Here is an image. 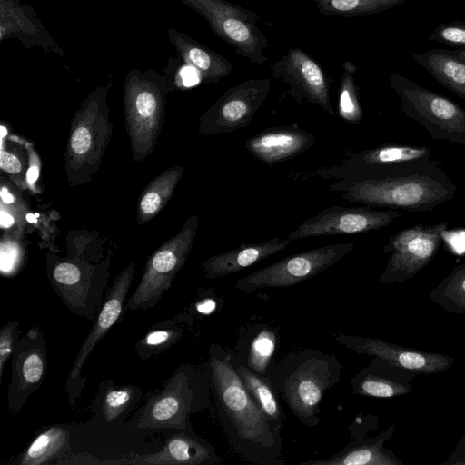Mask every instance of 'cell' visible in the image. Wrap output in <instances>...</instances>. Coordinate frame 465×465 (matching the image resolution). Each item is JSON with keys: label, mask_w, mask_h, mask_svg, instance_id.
Wrapping results in <instances>:
<instances>
[{"label": "cell", "mask_w": 465, "mask_h": 465, "mask_svg": "<svg viewBox=\"0 0 465 465\" xmlns=\"http://www.w3.org/2000/svg\"><path fill=\"white\" fill-rule=\"evenodd\" d=\"M429 39L454 47H465V22L442 24L429 35Z\"/></svg>", "instance_id": "obj_33"}, {"label": "cell", "mask_w": 465, "mask_h": 465, "mask_svg": "<svg viewBox=\"0 0 465 465\" xmlns=\"http://www.w3.org/2000/svg\"><path fill=\"white\" fill-rule=\"evenodd\" d=\"M342 368L336 355L308 347L273 361L266 377L299 422L313 428L322 421L320 403L339 382Z\"/></svg>", "instance_id": "obj_2"}, {"label": "cell", "mask_w": 465, "mask_h": 465, "mask_svg": "<svg viewBox=\"0 0 465 465\" xmlns=\"http://www.w3.org/2000/svg\"><path fill=\"white\" fill-rule=\"evenodd\" d=\"M451 304L465 308V263L456 267L440 287Z\"/></svg>", "instance_id": "obj_34"}, {"label": "cell", "mask_w": 465, "mask_h": 465, "mask_svg": "<svg viewBox=\"0 0 465 465\" xmlns=\"http://www.w3.org/2000/svg\"><path fill=\"white\" fill-rule=\"evenodd\" d=\"M315 142V135L293 126L270 127L262 130L245 142L246 151L257 160L272 167L307 151Z\"/></svg>", "instance_id": "obj_17"}, {"label": "cell", "mask_w": 465, "mask_h": 465, "mask_svg": "<svg viewBox=\"0 0 465 465\" xmlns=\"http://www.w3.org/2000/svg\"><path fill=\"white\" fill-rule=\"evenodd\" d=\"M133 395L134 392L130 387L118 388L108 391L103 405L106 421L111 422L116 419L128 406Z\"/></svg>", "instance_id": "obj_35"}, {"label": "cell", "mask_w": 465, "mask_h": 465, "mask_svg": "<svg viewBox=\"0 0 465 465\" xmlns=\"http://www.w3.org/2000/svg\"><path fill=\"white\" fill-rule=\"evenodd\" d=\"M342 68L339 87L338 114L346 123L357 124L361 122L363 116L354 80L357 68L350 61L343 63Z\"/></svg>", "instance_id": "obj_30"}, {"label": "cell", "mask_w": 465, "mask_h": 465, "mask_svg": "<svg viewBox=\"0 0 465 465\" xmlns=\"http://www.w3.org/2000/svg\"><path fill=\"white\" fill-rule=\"evenodd\" d=\"M183 173V168L176 165L150 181L137 203L138 224L148 223L159 213L172 197Z\"/></svg>", "instance_id": "obj_25"}, {"label": "cell", "mask_w": 465, "mask_h": 465, "mask_svg": "<svg viewBox=\"0 0 465 465\" xmlns=\"http://www.w3.org/2000/svg\"><path fill=\"white\" fill-rule=\"evenodd\" d=\"M181 333L173 329L171 330H154L149 332L140 342V345L147 348H161L169 342H173Z\"/></svg>", "instance_id": "obj_38"}, {"label": "cell", "mask_w": 465, "mask_h": 465, "mask_svg": "<svg viewBox=\"0 0 465 465\" xmlns=\"http://www.w3.org/2000/svg\"><path fill=\"white\" fill-rule=\"evenodd\" d=\"M222 462L221 457L207 441L186 434H177L169 439L159 452L137 456L117 463L218 465Z\"/></svg>", "instance_id": "obj_20"}, {"label": "cell", "mask_w": 465, "mask_h": 465, "mask_svg": "<svg viewBox=\"0 0 465 465\" xmlns=\"http://www.w3.org/2000/svg\"><path fill=\"white\" fill-rule=\"evenodd\" d=\"M15 376L12 386L17 393L29 392L30 389L37 386L44 375L45 361L42 354L36 350L26 351L18 358Z\"/></svg>", "instance_id": "obj_31"}, {"label": "cell", "mask_w": 465, "mask_h": 465, "mask_svg": "<svg viewBox=\"0 0 465 465\" xmlns=\"http://www.w3.org/2000/svg\"><path fill=\"white\" fill-rule=\"evenodd\" d=\"M168 83L153 71H131L123 92L125 127L135 162L155 147L165 117Z\"/></svg>", "instance_id": "obj_4"}, {"label": "cell", "mask_w": 465, "mask_h": 465, "mask_svg": "<svg viewBox=\"0 0 465 465\" xmlns=\"http://www.w3.org/2000/svg\"><path fill=\"white\" fill-rule=\"evenodd\" d=\"M341 198L366 206H386L412 211L434 207L450 197V188L426 175H380L358 180L334 189Z\"/></svg>", "instance_id": "obj_5"}, {"label": "cell", "mask_w": 465, "mask_h": 465, "mask_svg": "<svg viewBox=\"0 0 465 465\" xmlns=\"http://www.w3.org/2000/svg\"><path fill=\"white\" fill-rule=\"evenodd\" d=\"M353 247L351 242H339L287 256L239 278L234 287L245 292H253L301 283L341 261Z\"/></svg>", "instance_id": "obj_8"}, {"label": "cell", "mask_w": 465, "mask_h": 465, "mask_svg": "<svg viewBox=\"0 0 465 465\" xmlns=\"http://www.w3.org/2000/svg\"><path fill=\"white\" fill-rule=\"evenodd\" d=\"M352 441L331 457L303 461L302 465H397L399 461L392 458L383 448L390 430L375 438L364 439L351 433Z\"/></svg>", "instance_id": "obj_22"}, {"label": "cell", "mask_w": 465, "mask_h": 465, "mask_svg": "<svg viewBox=\"0 0 465 465\" xmlns=\"http://www.w3.org/2000/svg\"><path fill=\"white\" fill-rule=\"evenodd\" d=\"M69 433L61 427H52L38 435L23 454L20 464L40 465L48 463L66 451Z\"/></svg>", "instance_id": "obj_28"}, {"label": "cell", "mask_w": 465, "mask_h": 465, "mask_svg": "<svg viewBox=\"0 0 465 465\" xmlns=\"http://www.w3.org/2000/svg\"><path fill=\"white\" fill-rule=\"evenodd\" d=\"M388 364L373 358L351 380L352 392L360 396L390 398L410 393L411 388L389 375Z\"/></svg>", "instance_id": "obj_24"}, {"label": "cell", "mask_w": 465, "mask_h": 465, "mask_svg": "<svg viewBox=\"0 0 465 465\" xmlns=\"http://www.w3.org/2000/svg\"><path fill=\"white\" fill-rule=\"evenodd\" d=\"M323 15L342 17L371 15L391 9L406 0H309Z\"/></svg>", "instance_id": "obj_29"}, {"label": "cell", "mask_w": 465, "mask_h": 465, "mask_svg": "<svg viewBox=\"0 0 465 465\" xmlns=\"http://www.w3.org/2000/svg\"><path fill=\"white\" fill-rule=\"evenodd\" d=\"M207 374L217 414L232 450L256 465H283L282 438L256 404L236 371L234 354L217 344L209 350Z\"/></svg>", "instance_id": "obj_1"}, {"label": "cell", "mask_w": 465, "mask_h": 465, "mask_svg": "<svg viewBox=\"0 0 465 465\" xmlns=\"http://www.w3.org/2000/svg\"><path fill=\"white\" fill-rule=\"evenodd\" d=\"M291 242L274 237L258 243L242 242L232 250L209 257L202 268L209 279L224 278L284 250Z\"/></svg>", "instance_id": "obj_19"}, {"label": "cell", "mask_w": 465, "mask_h": 465, "mask_svg": "<svg viewBox=\"0 0 465 465\" xmlns=\"http://www.w3.org/2000/svg\"><path fill=\"white\" fill-rule=\"evenodd\" d=\"M334 341L358 354L379 359L392 367L418 373L445 371L453 362V359L448 355L428 353L376 338L338 332L334 335Z\"/></svg>", "instance_id": "obj_15"}, {"label": "cell", "mask_w": 465, "mask_h": 465, "mask_svg": "<svg viewBox=\"0 0 465 465\" xmlns=\"http://www.w3.org/2000/svg\"><path fill=\"white\" fill-rule=\"evenodd\" d=\"M198 228V216H190L180 232L165 242L149 258L142 279L127 308L147 309L153 306L167 291L184 265L192 250Z\"/></svg>", "instance_id": "obj_9"}, {"label": "cell", "mask_w": 465, "mask_h": 465, "mask_svg": "<svg viewBox=\"0 0 465 465\" xmlns=\"http://www.w3.org/2000/svg\"><path fill=\"white\" fill-rule=\"evenodd\" d=\"M445 229V223L416 225L391 237L384 248L391 255L379 282L394 283L414 276L436 254Z\"/></svg>", "instance_id": "obj_12"}, {"label": "cell", "mask_w": 465, "mask_h": 465, "mask_svg": "<svg viewBox=\"0 0 465 465\" xmlns=\"http://www.w3.org/2000/svg\"><path fill=\"white\" fill-rule=\"evenodd\" d=\"M390 82L401 110L420 123L432 139L465 145V110L453 101L395 74Z\"/></svg>", "instance_id": "obj_7"}, {"label": "cell", "mask_w": 465, "mask_h": 465, "mask_svg": "<svg viewBox=\"0 0 465 465\" xmlns=\"http://www.w3.org/2000/svg\"><path fill=\"white\" fill-rule=\"evenodd\" d=\"M210 380L190 369L180 372L171 384L153 399L139 420L141 427L186 429L190 414L207 407Z\"/></svg>", "instance_id": "obj_10"}, {"label": "cell", "mask_w": 465, "mask_h": 465, "mask_svg": "<svg viewBox=\"0 0 465 465\" xmlns=\"http://www.w3.org/2000/svg\"><path fill=\"white\" fill-rule=\"evenodd\" d=\"M412 57L438 83L465 100V61L443 49L416 53Z\"/></svg>", "instance_id": "obj_23"}, {"label": "cell", "mask_w": 465, "mask_h": 465, "mask_svg": "<svg viewBox=\"0 0 465 465\" xmlns=\"http://www.w3.org/2000/svg\"><path fill=\"white\" fill-rule=\"evenodd\" d=\"M400 213L374 211L367 207L334 205L304 220L289 235L290 241L309 237L354 234L378 230L390 224Z\"/></svg>", "instance_id": "obj_14"}, {"label": "cell", "mask_w": 465, "mask_h": 465, "mask_svg": "<svg viewBox=\"0 0 465 465\" xmlns=\"http://www.w3.org/2000/svg\"><path fill=\"white\" fill-rule=\"evenodd\" d=\"M134 272V264L131 263L115 279L91 331L84 341L75 358L66 383L67 389L79 378L85 360L119 318L123 310L124 301L126 298L133 280Z\"/></svg>", "instance_id": "obj_18"}, {"label": "cell", "mask_w": 465, "mask_h": 465, "mask_svg": "<svg viewBox=\"0 0 465 465\" xmlns=\"http://www.w3.org/2000/svg\"><path fill=\"white\" fill-rule=\"evenodd\" d=\"M94 270L74 261L58 260L49 269L52 286L74 312L92 320L104 286L94 285Z\"/></svg>", "instance_id": "obj_16"}, {"label": "cell", "mask_w": 465, "mask_h": 465, "mask_svg": "<svg viewBox=\"0 0 465 465\" xmlns=\"http://www.w3.org/2000/svg\"><path fill=\"white\" fill-rule=\"evenodd\" d=\"M21 238L22 233H3L0 243V270L4 276H13L22 268L25 250Z\"/></svg>", "instance_id": "obj_32"}, {"label": "cell", "mask_w": 465, "mask_h": 465, "mask_svg": "<svg viewBox=\"0 0 465 465\" xmlns=\"http://www.w3.org/2000/svg\"><path fill=\"white\" fill-rule=\"evenodd\" d=\"M0 166L8 177L20 188L25 187V164L17 152H13L9 148L1 146Z\"/></svg>", "instance_id": "obj_36"}, {"label": "cell", "mask_w": 465, "mask_h": 465, "mask_svg": "<svg viewBox=\"0 0 465 465\" xmlns=\"http://www.w3.org/2000/svg\"><path fill=\"white\" fill-rule=\"evenodd\" d=\"M168 35L178 54L196 70L202 82L217 83L231 74L233 64L223 55L175 29L169 28Z\"/></svg>", "instance_id": "obj_21"}, {"label": "cell", "mask_w": 465, "mask_h": 465, "mask_svg": "<svg viewBox=\"0 0 465 465\" xmlns=\"http://www.w3.org/2000/svg\"><path fill=\"white\" fill-rule=\"evenodd\" d=\"M270 90L267 78H251L228 88L200 117L199 133L215 135L246 127Z\"/></svg>", "instance_id": "obj_11"}, {"label": "cell", "mask_w": 465, "mask_h": 465, "mask_svg": "<svg viewBox=\"0 0 465 465\" xmlns=\"http://www.w3.org/2000/svg\"><path fill=\"white\" fill-rule=\"evenodd\" d=\"M458 57L465 61V49H458L456 51H452Z\"/></svg>", "instance_id": "obj_40"}, {"label": "cell", "mask_w": 465, "mask_h": 465, "mask_svg": "<svg viewBox=\"0 0 465 465\" xmlns=\"http://www.w3.org/2000/svg\"><path fill=\"white\" fill-rule=\"evenodd\" d=\"M107 86L92 92L74 113L64 153V170L71 186L89 183L99 170L113 132Z\"/></svg>", "instance_id": "obj_3"}, {"label": "cell", "mask_w": 465, "mask_h": 465, "mask_svg": "<svg viewBox=\"0 0 465 465\" xmlns=\"http://www.w3.org/2000/svg\"><path fill=\"white\" fill-rule=\"evenodd\" d=\"M277 344V335L272 327H258L243 339L244 361L241 362L253 371L266 376L272 361Z\"/></svg>", "instance_id": "obj_27"}, {"label": "cell", "mask_w": 465, "mask_h": 465, "mask_svg": "<svg viewBox=\"0 0 465 465\" xmlns=\"http://www.w3.org/2000/svg\"><path fill=\"white\" fill-rule=\"evenodd\" d=\"M17 322H12L4 326L0 331V372L4 371V366L11 356L14 349L15 334L17 329Z\"/></svg>", "instance_id": "obj_37"}, {"label": "cell", "mask_w": 465, "mask_h": 465, "mask_svg": "<svg viewBox=\"0 0 465 465\" xmlns=\"http://www.w3.org/2000/svg\"><path fill=\"white\" fill-rule=\"evenodd\" d=\"M236 371L256 404L268 419L272 427L281 432L283 429L285 415L279 397L272 387L268 378L237 362Z\"/></svg>", "instance_id": "obj_26"}, {"label": "cell", "mask_w": 465, "mask_h": 465, "mask_svg": "<svg viewBox=\"0 0 465 465\" xmlns=\"http://www.w3.org/2000/svg\"><path fill=\"white\" fill-rule=\"evenodd\" d=\"M215 302L211 299H204L196 304V310L202 314H209L215 310Z\"/></svg>", "instance_id": "obj_39"}, {"label": "cell", "mask_w": 465, "mask_h": 465, "mask_svg": "<svg viewBox=\"0 0 465 465\" xmlns=\"http://www.w3.org/2000/svg\"><path fill=\"white\" fill-rule=\"evenodd\" d=\"M271 68L273 77L289 86L288 94L298 104L307 101L334 115L325 72L304 50L289 48Z\"/></svg>", "instance_id": "obj_13"}, {"label": "cell", "mask_w": 465, "mask_h": 465, "mask_svg": "<svg viewBox=\"0 0 465 465\" xmlns=\"http://www.w3.org/2000/svg\"><path fill=\"white\" fill-rule=\"evenodd\" d=\"M207 22L211 30L231 45L235 53L255 64L268 61L269 44L257 23L260 15L228 0H181Z\"/></svg>", "instance_id": "obj_6"}]
</instances>
